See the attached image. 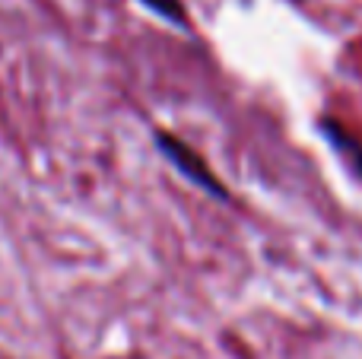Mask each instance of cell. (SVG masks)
Returning a JSON list of instances; mask_svg holds the SVG:
<instances>
[{
  "mask_svg": "<svg viewBox=\"0 0 362 359\" xmlns=\"http://www.w3.org/2000/svg\"><path fill=\"white\" fill-rule=\"evenodd\" d=\"M156 146L165 153V159H169L172 165L181 172L185 178H191L197 188H204L206 194H213V197H223L226 201V191H223V184L216 182V178L206 172V165L200 163V156L197 153H191L185 143H178L175 137H169V134H156Z\"/></svg>",
  "mask_w": 362,
  "mask_h": 359,
  "instance_id": "6da1fadb",
  "label": "cell"
},
{
  "mask_svg": "<svg viewBox=\"0 0 362 359\" xmlns=\"http://www.w3.org/2000/svg\"><path fill=\"white\" fill-rule=\"evenodd\" d=\"M140 4L150 6L156 16L175 23L178 29H185V25H187V16H185V6H181V0H140Z\"/></svg>",
  "mask_w": 362,
  "mask_h": 359,
  "instance_id": "7a4b0ae2",
  "label": "cell"
},
{
  "mask_svg": "<svg viewBox=\"0 0 362 359\" xmlns=\"http://www.w3.org/2000/svg\"><path fill=\"white\" fill-rule=\"evenodd\" d=\"M325 127H327V137H331L334 143L340 146V153H346V156L353 159V165H356V169H359V175H362V146H359V143H353V140L346 137V134H340L337 127L331 124V121H327Z\"/></svg>",
  "mask_w": 362,
  "mask_h": 359,
  "instance_id": "3957f363",
  "label": "cell"
}]
</instances>
